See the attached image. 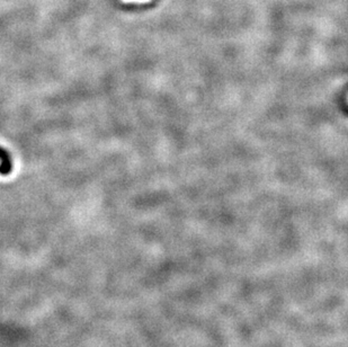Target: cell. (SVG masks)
<instances>
[{
    "label": "cell",
    "mask_w": 348,
    "mask_h": 347,
    "mask_svg": "<svg viewBox=\"0 0 348 347\" xmlns=\"http://www.w3.org/2000/svg\"><path fill=\"white\" fill-rule=\"evenodd\" d=\"M13 169V164L9 153L4 148L0 147V175L7 176Z\"/></svg>",
    "instance_id": "obj_1"
}]
</instances>
